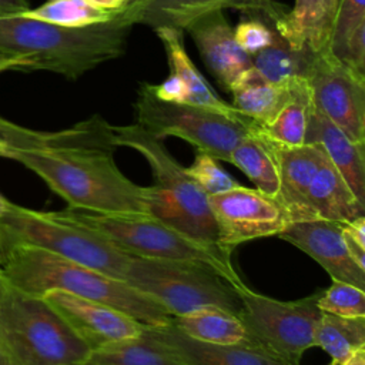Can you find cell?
Here are the masks:
<instances>
[{
  "label": "cell",
  "mask_w": 365,
  "mask_h": 365,
  "mask_svg": "<svg viewBox=\"0 0 365 365\" xmlns=\"http://www.w3.org/2000/svg\"><path fill=\"white\" fill-rule=\"evenodd\" d=\"M7 287H9V282H7L6 277H4L3 269H1V265H0V299H1V297L4 295V292H6Z\"/></svg>",
  "instance_id": "b9f144b4"
},
{
  "label": "cell",
  "mask_w": 365,
  "mask_h": 365,
  "mask_svg": "<svg viewBox=\"0 0 365 365\" xmlns=\"http://www.w3.org/2000/svg\"><path fill=\"white\" fill-rule=\"evenodd\" d=\"M0 234L6 248L14 244L38 247L123 281L131 258L64 211H36L11 204L0 218Z\"/></svg>",
  "instance_id": "52a82bcc"
},
{
  "label": "cell",
  "mask_w": 365,
  "mask_h": 365,
  "mask_svg": "<svg viewBox=\"0 0 365 365\" xmlns=\"http://www.w3.org/2000/svg\"><path fill=\"white\" fill-rule=\"evenodd\" d=\"M312 53L295 50L275 31L269 46L251 56L252 67L268 81L287 86L295 78H305Z\"/></svg>",
  "instance_id": "f546056e"
},
{
  "label": "cell",
  "mask_w": 365,
  "mask_h": 365,
  "mask_svg": "<svg viewBox=\"0 0 365 365\" xmlns=\"http://www.w3.org/2000/svg\"><path fill=\"white\" fill-rule=\"evenodd\" d=\"M291 83L287 86L272 84L251 66L231 84L228 90L232 94L231 106L241 115L262 127L288 100Z\"/></svg>",
  "instance_id": "cb8c5ba5"
},
{
  "label": "cell",
  "mask_w": 365,
  "mask_h": 365,
  "mask_svg": "<svg viewBox=\"0 0 365 365\" xmlns=\"http://www.w3.org/2000/svg\"><path fill=\"white\" fill-rule=\"evenodd\" d=\"M0 265L9 285L30 295L64 291L107 304L151 328L164 327L173 318L160 302L125 281L38 247L9 245Z\"/></svg>",
  "instance_id": "3957f363"
},
{
  "label": "cell",
  "mask_w": 365,
  "mask_h": 365,
  "mask_svg": "<svg viewBox=\"0 0 365 365\" xmlns=\"http://www.w3.org/2000/svg\"><path fill=\"white\" fill-rule=\"evenodd\" d=\"M278 365H285V364H278ZM328 365H335V364H334V362H332V361H331V362H329V364H328Z\"/></svg>",
  "instance_id": "bcb514c9"
},
{
  "label": "cell",
  "mask_w": 365,
  "mask_h": 365,
  "mask_svg": "<svg viewBox=\"0 0 365 365\" xmlns=\"http://www.w3.org/2000/svg\"><path fill=\"white\" fill-rule=\"evenodd\" d=\"M115 145H81L56 150L0 148L36 173L68 208L94 214L151 215L153 188L128 180L117 167Z\"/></svg>",
  "instance_id": "6da1fadb"
},
{
  "label": "cell",
  "mask_w": 365,
  "mask_h": 365,
  "mask_svg": "<svg viewBox=\"0 0 365 365\" xmlns=\"http://www.w3.org/2000/svg\"><path fill=\"white\" fill-rule=\"evenodd\" d=\"M86 365H191L174 346L158 338L150 327L133 338L91 351Z\"/></svg>",
  "instance_id": "7402d4cb"
},
{
  "label": "cell",
  "mask_w": 365,
  "mask_h": 365,
  "mask_svg": "<svg viewBox=\"0 0 365 365\" xmlns=\"http://www.w3.org/2000/svg\"><path fill=\"white\" fill-rule=\"evenodd\" d=\"M41 297L66 319L91 351L137 336L147 327L117 308L64 291H47Z\"/></svg>",
  "instance_id": "5bb4252c"
},
{
  "label": "cell",
  "mask_w": 365,
  "mask_h": 365,
  "mask_svg": "<svg viewBox=\"0 0 365 365\" xmlns=\"http://www.w3.org/2000/svg\"><path fill=\"white\" fill-rule=\"evenodd\" d=\"M138 1H140V0H130V3H128V6H130V4H134V3H138Z\"/></svg>",
  "instance_id": "f6af8a7d"
},
{
  "label": "cell",
  "mask_w": 365,
  "mask_h": 365,
  "mask_svg": "<svg viewBox=\"0 0 365 365\" xmlns=\"http://www.w3.org/2000/svg\"><path fill=\"white\" fill-rule=\"evenodd\" d=\"M278 237L315 259L331 279L365 289V269L359 268L348 252L342 222L322 218L295 221L289 222Z\"/></svg>",
  "instance_id": "9a60e30c"
},
{
  "label": "cell",
  "mask_w": 365,
  "mask_h": 365,
  "mask_svg": "<svg viewBox=\"0 0 365 365\" xmlns=\"http://www.w3.org/2000/svg\"><path fill=\"white\" fill-rule=\"evenodd\" d=\"M305 80L314 107L351 140L365 143V74L328 51L311 56Z\"/></svg>",
  "instance_id": "7c38bea8"
},
{
  "label": "cell",
  "mask_w": 365,
  "mask_h": 365,
  "mask_svg": "<svg viewBox=\"0 0 365 365\" xmlns=\"http://www.w3.org/2000/svg\"><path fill=\"white\" fill-rule=\"evenodd\" d=\"M339 365H365V346L352 352L344 362Z\"/></svg>",
  "instance_id": "f35d334b"
},
{
  "label": "cell",
  "mask_w": 365,
  "mask_h": 365,
  "mask_svg": "<svg viewBox=\"0 0 365 365\" xmlns=\"http://www.w3.org/2000/svg\"><path fill=\"white\" fill-rule=\"evenodd\" d=\"M154 30L164 46L170 66V77L182 91V103L202 106L224 113H235L237 110L221 100L195 68L184 47L182 30L174 27H157Z\"/></svg>",
  "instance_id": "ffe728a7"
},
{
  "label": "cell",
  "mask_w": 365,
  "mask_h": 365,
  "mask_svg": "<svg viewBox=\"0 0 365 365\" xmlns=\"http://www.w3.org/2000/svg\"><path fill=\"white\" fill-rule=\"evenodd\" d=\"M31 70V63L24 57H3L0 58V73L6 70Z\"/></svg>",
  "instance_id": "8d00e7d4"
},
{
  "label": "cell",
  "mask_w": 365,
  "mask_h": 365,
  "mask_svg": "<svg viewBox=\"0 0 365 365\" xmlns=\"http://www.w3.org/2000/svg\"><path fill=\"white\" fill-rule=\"evenodd\" d=\"M96 138V125L84 120L61 131H36L0 117V148L13 150H56L86 145Z\"/></svg>",
  "instance_id": "4316f807"
},
{
  "label": "cell",
  "mask_w": 365,
  "mask_h": 365,
  "mask_svg": "<svg viewBox=\"0 0 365 365\" xmlns=\"http://www.w3.org/2000/svg\"><path fill=\"white\" fill-rule=\"evenodd\" d=\"M312 107L309 87L305 78H295L289 86V97L274 118L258 130L272 143L297 147L305 144L309 111Z\"/></svg>",
  "instance_id": "83f0119b"
},
{
  "label": "cell",
  "mask_w": 365,
  "mask_h": 365,
  "mask_svg": "<svg viewBox=\"0 0 365 365\" xmlns=\"http://www.w3.org/2000/svg\"><path fill=\"white\" fill-rule=\"evenodd\" d=\"M64 212L130 257L202 264L217 271L235 288L244 285L231 262V252L195 241L153 215L94 214L73 208Z\"/></svg>",
  "instance_id": "8992f818"
},
{
  "label": "cell",
  "mask_w": 365,
  "mask_h": 365,
  "mask_svg": "<svg viewBox=\"0 0 365 365\" xmlns=\"http://www.w3.org/2000/svg\"><path fill=\"white\" fill-rule=\"evenodd\" d=\"M185 30L194 40L202 61L222 88L230 90L231 84L252 66L251 56L237 44L234 29L224 11L200 16Z\"/></svg>",
  "instance_id": "2e32d148"
},
{
  "label": "cell",
  "mask_w": 365,
  "mask_h": 365,
  "mask_svg": "<svg viewBox=\"0 0 365 365\" xmlns=\"http://www.w3.org/2000/svg\"><path fill=\"white\" fill-rule=\"evenodd\" d=\"M242 319L252 345L278 364L298 365L304 352L314 346V335L322 311L318 292L297 301H279L257 294L245 284L237 288Z\"/></svg>",
  "instance_id": "30bf717a"
},
{
  "label": "cell",
  "mask_w": 365,
  "mask_h": 365,
  "mask_svg": "<svg viewBox=\"0 0 365 365\" xmlns=\"http://www.w3.org/2000/svg\"><path fill=\"white\" fill-rule=\"evenodd\" d=\"M208 205L217 228V244L227 252L251 240L278 237L291 222L278 197L257 188L237 185L208 195Z\"/></svg>",
  "instance_id": "8fae6325"
},
{
  "label": "cell",
  "mask_w": 365,
  "mask_h": 365,
  "mask_svg": "<svg viewBox=\"0 0 365 365\" xmlns=\"http://www.w3.org/2000/svg\"><path fill=\"white\" fill-rule=\"evenodd\" d=\"M113 135L117 147L135 150L151 167V215L195 241L218 247L208 195L170 154L163 140L138 124L113 125Z\"/></svg>",
  "instance_id": "277c9868"
},
{
  "label": "cell",
  "mask_w": 365,
  "mask_h": 365,
  "mask_svg": "<svg viewBox=\"0 0 365 365\" xmlns=\"http://www.w3.org/2000/svg\"><path fill=\"white\" fill-rule=\"evenodd\" d=\"M339 0H295L274 30L295 50L328 53Z\"/></svg>",
  "instance_id": "d6986e66"
},
{
  "label": "cell",
  "mask_w": 365,
  "mask_h": 365,
  "mask_svg": "<svg viewBox=\"0 0 365 365\" xmlns=\"http://www.w3.org/2000/svg\"><path fill=\"white\" fill-rule=\"evenodd\" d=\"M115 14L96 7L88 0H47L40 7L19 13L27 19L71 29L100 24L111 20Z\"/></svg>",
  "instance_id": "4dcf8cb0"
},
{
  "label": "cell",
  "mask_w": 365,
  "mask_h": 365,
  "mask_svg": "<svg viewBox=\"0 0 365 365\" xmlns=\"http://www.w3.org/2000/svg\"><path fill=\"white\" fill-rule=\"evenodd\" d=\"M0 338L17 365H86L91 349L43 298L7 287Z\"/></svg>",
  "instance_id": "5b68a950"
},
{
  "label": "cell",
  "mask_w": 365,
  "mask_h": 365,
  "mask_svg": "<svg viewBox=\"0 0 365 365\" xmlns=\"http://www.w3.org/2000/svg\"><path fill=\"white\" fill-rule=\"evenodd\" d=\"M278 164V200L285 207L291 222L314 220L308 204L309 184L322 161L324 151L317 144L285 147L274 143Z\"/></svg>",
  "instance_id": "e0dca14e"
},
{
  "label": "cell",
  "mask_w": 365,
  "mask_h": 365,
  "mask_svg": "<svg viewBox=\"0 0 365 365\" xmlns=\"http://www.w3.org/2000/svg\"><path fill=\"white\" fill-rule=\"evenodd\" d=\"M151 331L180 351L191 365H278L274 358L258 348L201 342L187 336L171 322L151 328Z\"/></svg>",
  "instance_id": "603a6c76"
},
{
  "label": "cell",
  "mask_w": 365,
  "mask_h": 365,
  "mask_svg": "<svg viewBox=\"0 0 365 365\" xmlns=\"http://www.w3.org/2000/svg\"><path fill=\"white\" fill-rule=\"evenodd\" d=\"M4 254H6V245H4L3 238H1V234H0V264H1L3 259H4Z\"/></svg>",
  "instance_id": "7bdbcfd3"
},
{
  "label": "cell",
  "mask_w": 365,
  "mask_h": 365,
  "mask_svg": "<svg viewBox=\"0 0 365 365\" xmlns=\"http://www.w3.org/2000/svg\"><path fill=\"white\" fill-rule=\"evenodd\" d=\"M365 30V0H339L329 53L344 61L355 36Z\"/></svg>",
  "instance_id": "1f68e13d"
},
{
  "label": "cell",
  "mask_w": 365,
  "mask_h": 365,
  "mask_svg": "<svg viewBox=\"0 0 365 365\" xmlns=\"http://www.w3.org/2000/svg\"><path fill=\"white\" fill-rule=\"evenodd\" d=\"M307 198L315 218L348 222L365 217V204L355 197L325 153L309 184Z\"/></svg>",
  "instance_id": "44dd1931"
},
{
  "label": "cell",
  "mask_w": 365,
  "mask_h": 365,
  "mask_svg": "<svg viewBox=\"0 0 365 365\" xmlns=\"http://www.w3.org/2000/svg\"><path fill=\"white\" fill-rule=\"evenodd\" d=\"M275 37V30H272L264 20L257 17H250L241 21L234 29V38L237 44L248 54L254 56L259 50L265 48L272 43Z\"/></svg>",
  "instance_id": "e575fe53"
},
{
  "label": "cell",
  "mask_w": 365,
  "mask_h": 365,
  "mask_svg": "<svg viewBox=\"0 0 365 365\" xmlns=\"http://www.w3.org/2000/svg\"><path fill=\"white\" fill-rule=\"evenodd\" d=\"M11 204H13V202H10L6 197H3V195L0 194V218H1L4 214L9 212Z\"/></svg>",
  "instance_id": "60d3db41"
},
{
  "label": "cell",
  "mask_w": 365,
  "mask_h": 365,
  "mask_svg": "<svg viewBox=\"0 0 365 365\" xmlns=\"http://www.w3.org/2000/svg\"><path fill=\"white\" fill-rule=\"evenodd\" d=\"M225 9L265 20L274 27L289 7L277 0H140L127 6L124 13L133 24L153 29L174 27L184 31L200 16Z\"/></svg>",
  "instance_id": "4fadbf2b"
},
{
  "label": "cell",
  "mask_w": 365,
  "mask_h": 365,
  "mask_svg": "<svg viewBox=\"0 0 365 365\" xmlns=\"http://www.w3.org/2000/svg\"><path fill=\"white\" fill-rule=\"evenodd\" d=\"M9 56H10V54H4V53H1V51H0V58H3V57H9ZM13 57H14V56H13Z\"/></svg>",
  "instance_id": "ee69618b"
},
{
  "label": "cell",
  "mask_w": 365,
  "mask_h": 365,
  "mask_svg": "<svg viewBox=\"0 0 365 365\" xmlns=\"http://www.w3.org/2000/svg\"><path fill=\"white\" fill-rule=\"evenodd\" d=\"M135 124L164 140L178 137L192 144L197 151L215 160L228 161L234 147L257 125L235 113L158 98L150 83H141L134 103Z\"/></svg>",
  "instance_id": "9c48e42d"
},
{
  "label": "cell",
  "mask_w": 365,
  "mask_h": 365,
  "mask_svg": "<svg viewBox=\"0 0 365 365\" xmlns=\"http://www.w3.org/2000/svg\"><path fill=\"white\" fill-rule=\"evenodd\" d=\"M314 346L324 349L335 365L365 346V317H339L322 312L315 328Z\"/></svg>",
  "instance_id": "f1b7e54d"
},
{
  "label": "cell",
  "mask_w": 365,
  "mask_h": 365,
  "mask_svg": "<svg viewBox=\"0 0 365 365\" xmlns=\"http://www.w3.org/2000/svg\"><path fill=\"white\" fill-rule=\"evenodd\" d=\"M30 9V0H0V16L19 14Z\"/></svg>",
  "instance_id": "d590c367"
},
{
  "label": "cell",
  "mask_w": 365,
  "mask_h": 365,
  "mask_svg": "<svg viewBox=\"0 0 365 365\" xmlns=\"http://www.w3.org/2000/svg\"><path fill=\"white\" fill-rule=\"evenodd\" d=\"M305 143L319 145L355 197L365 204V143L351 140L318 108L311 107Z\"/></svg>",
  "instance_id": "ac0fdd59"
},
{
  "label": "cell",
  "mask_w": 365,
  "mask_h": 365,
  "mask_svg": "<svg viewBox=\"0 0 365 365\" xmlns=\"http://www.w3.org/2000/svg\"><path fill=\"white\" fill-rule=\"evenodd\" d=\"M0 365H17L9 349L6 348L4 342L0 338Z\"/></svg>",
  "instance_id": "ab89813d"
},
{
  "label": "cell",
  "mask_w": 365,
  "mask_h": 365,
  "mask_svg": "<svg viewBox=\"0 0 365 365\" xmlns=\"http://www.w3.org/2000/svg\"><path fill=\"white\" fill-rule=\"evenodd\" d=\"M185 173L207 195L220 194L240 185L221 165H218L214 157L201 151H197L194 161L185 168Z\"/></svg>",
  "instance_id": "836d02e7"
},
{
  "label": "cell",
  "mask_w": 365,
  "mask_h": 365,
  "mask_svg": "<svg viewBox=\"0 0 365 365\" xmlns=\"http://www.w3.org/2000/svg\"><path fill=\"white\" fill-rule=\"evenodd\" d=\"M88 1L96 7L108 13H120L130 3V0H88Z\"/></svg>",
  "instance_id": "74e56055"
},
{
  "label": "cell",
  "mask_w": 365,
  "mask_h": 365,
  "mask_svg": "<svg viewBox=\"0 0 365 365\" xmlns=\"http://www.w3.org/2000/svg\"><path fill=\"white\" fill-rule=\"evenodd\" d=\"M171 324L187 336L201 342L254 346L242 319L224 309L208 308L173 317Z\"/></svg>",
  "instance_id": "d4e9b609"
},
{
  "label": "cell",
  "mask_w": 365,
  "mask_h": 365,
  "mask_svg": "<svg viewBox=\"0 0 365 365\" xmlns=\"http://www.w3.org/2000/svg\"><path fill=\"white\" fill-rule=\"evenodd\" d=\"M228 163L240 168L257 190L278 194V164L274 143L268 140L255 125L231 151Z\"/></svg>",
  "instance_id": "484cf974"
},
{
  "label": "cell",
  "mask_w": 365,
  "mask_h": 365,
  "mask_svg": "<svg viewBox=\"0 0 365 365\" xmlns=\"http://www.w3.org/2000/svg\"><path fill=\"white\" fill-rule=\"evenodd\" d=\"M133 21L124 10L88 27H61L19 14L0 16V51L24 57L31 70L76 80L97 66L118 58L127 48Z\"/></svg>",
  "instance_id": "7a4b0ae2"
},
{
  "label": "cell",
  "mask_w": 365,
  "mask_h": 365,
  "mask_svg": "<svg viewBox=\"0 0 365 365\" xmlns=\"http://www.w3.org/2000/svg\"><path fill=\"white\" fill-rule=\"evenodd\" d=\"M124 281L160 302L171 317L218 308L240 317L237 288L212 268L185 261L131 257Z\"/></svg>",
  "instance_id": "ba28073f"
},
{
  "label": "cell",
  "mask_w": 365,
  "mask_h": 365,
  "mask_svg": "<svg viewBox=\"0 0 365 365\" xmlns=\"http://www.w3.org/2000/svg\"><path fill=\"white\" fill-rule=\"evenodd\" d=\"M365 289L352 284L332 279L325 291L318 292L317 305L322 312L339 317H365Z\"/></svg>",
  "instance_id": "d6a6232c"
}]
</instances>
